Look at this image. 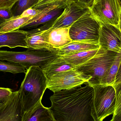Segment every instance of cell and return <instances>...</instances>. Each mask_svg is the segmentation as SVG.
I'll return each mask as SVG.
<instances>
[{
  "instance_id": "6da1fadb",
  "label": "cell",
  "mask_w": 121,
  "mask_h": 121,
  "mask_svg": "<svg viewBox=\"0 0 121 121\" xmlns=\"http://www.w3.org/2000/svg\"><path fill=\"white\" fill-rule=\"evenodd\" d=\"M85 84L54 92L50 108L56 121H95L91 111L94 89Z\"/></svg>"
},
{
  "instance_id": "7a4b0ae2",
  "label": "cell",
  "mask_w": 121,
  "mask_h": 121,
  "mask_svg": "<svg viewBox=\"0 0 121 121\" xmlns=\"http://www.w3.org/2000/svg\"><path fill=\"white\" fill-rule=\"evenodd\" d=\"M25 78L19 92L22 115L34 108L42 101L47 89L48 79L42 69L38 66L30 67L26 70Z\"/></svg>"
},
{
  "instance_id": "3957f363",
  "label": "cell",
  "mask_w": 121,
  "mask_h": 121,
  "mask_svg": "<svg viewBox=\"0 0 121 121\" xmlns=\"http://www.w3.org/2000/svg\"><path fill=\"white\" fill-rule=\"evenodd\" d=\"M59 49H28L22 52L0 50V60L20 65L27 70L38 66L43 69L59 55Z\"/></svg>"
},
{
  "instance_id": "277c9868",
  "label": "cell",
  "mask_w": 121,
  "mask_h": 121,
  "mask_svg": "<svg viewBox=\"0 0 121 121\" xmlns=\"http://www.w3.org/2000/svg\"><path fill=\"white\" fill-rule=\"evenodd\" d=\"M117 53L100 47L91 58L74 69L90 79L87 83L91 86L100 85L107 71L113 64Z\"/></svg>"
},
{
  "instance_id": "5b68a950",
  "label": "cell",
  "mask_w": 121,
  "mask_h": 121,
  "mask_svg": "<svg viewBox=\"0 0 121 121\" xmlns=\"http://www.w3.org/2000/svg\"><path fill=\"white\" fill-rule=\"evenodd\" d=\"M94 89L91 106V114L95 121H103L110 115H113L116 108V94L111 85L92 86Z\"/></svg>"
},
{
  "instance_id": "8992f818",
  "label": "cell",
  "mask_w": 121,
  "mask_h": 121,
  "mask_svg": "<svg viewBox=\"0 0 121 121\" xmlns=\"http://www.w3.org/2000/svg\"><path fill=\"white\" fill-rule=\"evenodd\" d=\"M100 27L89 10L70 27V37L73 42L99 44Z\"/></svg>"
},
{
  "instance_id": "52a82bcc",
  "label": "cell",
  "mask_w": 121,
  "mask_h": 121,
  "mask_svg": "<svg viewBox=\"0 0 121 121\" xmlns=\"http://www.w3.org/2000/svg\"><path fill=\"white\" fill-rule=\"evenodd\" d=\"M89 9L100 24L118 26L121 7L118 0H94Z\"/></svg>"
},
{
  "instance_id": "ba28073f",
  "label": "cell",
  "mask_w": 121,
  "mask_h": 121,
  "mask_svg": "<svg viewBox=\"0 0 121 121\" xmlns=\"http://www.w3.org/2000/svg\"><path fill=\"white\" fill-rule=\"evenodd\" d=\"M65 8L57 6L47 7L30 20L20 29L26 30L28 35L43 32L50 29Z\"/></svg>"
},
{
  "instance_id": "9c48e42d",
  "label": "cell",
  "mask_w": 121,
  "mask_h": 121,
  "mask_svg": "<svg viewBox=\"0 0 121 121\" xmlns=\"http://www.w3.org/2000/svg\"><path fill=\"white\" fill-rule=\"evenodd\" d=\"M90 79L89 78L74 69L52 76L48 79L47 88L54 92L85 84Z\"/></svg>"
},
{
  "instance_id": "30bf717a",
  "label": "cell",
  "mask_w": 121,
  "mask_h": 121,
  "mask_svg": "<svg viewBox=\"0 0 121 121\" xmlns=\"http://www.w3.org/2000/svg\"><path fill=\"white\" fill-rule=\"evenodd\" d=\"M99 44L104 49L121 54V31L118 26L101 23Z\"/></svg>"
},
{
  "instance_id": "8fae6325",
  "label": "cell",
  "mask_w": 121,
  "mask_h": 121,
  "mask_svg": "<svg viewBox=\"0 0 121 121\" xmlns=\"http://www.w3.org/2000/svg\"><path fill=\"white\" fill-rule=\"evenodd\" d=\"M89 8L73 0L65 7L51 28L70 27L82 16L89 11Z\"/></svg>"
},
{
  "instance_id": "7c38bea8",
  "label": "cell",
  "mask_w": 121,
  "mask_h": 121,
  "mask_svg": "<svg viewBox=\"0 0 121 121\" xmlns=\"http://www.w3.org/2000/svg\"><path fill=\"white\" fill-rule=\"evenodd\" d=\"M22 110L19 91L13 92L0 108V121H21Z\"/></svg>"
},
{
  "instance_id": "4fadbf2b",
  "label": "cell",
  "mask_w": 121,
  "mask_h": 121,
  "mask_svg": "<svg viewBox=\"0 0 121 121\" xmlns=\"http://www.w3.org/2000/svg\"><path fill=\"white\" fill-rule=\"evenodd\" d=\"M28 33L18 29L6 32H0V48L8 47L10 48L21 47L29 49L26 39Z\"/></svg>"
},
{
  "instance_id": "5bb4252c",
  "label": "cell",
  "mask_w": 121,
  "mask_h": 121,
  "mask_svg": "<svg viewBox=\"0 0 121 121\" xmlns=\"http://www.w3.org/2000/svg\"><path fill=\"white\" fill-rule=\"evenodd\" d=\"M41 102L23 113L21 121H56L50 108L44 106Z\"/></svg>"
},
{
  "instance_id": "9a60e30c",
  "label": "cell",
  "mask_w": 121,
  "mask_h": 121,
  "mask_svg": "<svg viewBox=\"0 0 121 121\" xmlns=\"http://www.w3.org/2000/svg\"><path fill=\"white\" fill-rule=\"evenodd\" d=\"M69 28L49 29L48 42L54 48L59 49L72 42L69 33Z\"/></svg>"
},
{
  "instance_id": "2e32d148",
  "label": "cell",
  "mask_w": 121,
  "mask_h": 121,
  "mask_svg": "<svg viewBox=\"0 0 121 121\" xmlns=\"http://www.w3.org/2000/svg\"><path fill=\"white\" fill-rule=\"evenodd\" d=\"M99 49L82 51L67 55L59 56L54 61L68 63L75 67L83 64L93 57Z\"/></svg>"
},
{
  "instance_id": "e0dca14e",
  "label": "cell",
  "mask_w": 121,
  "mask_h": 121,
  "mask_svg": "<svg viewBox=\"0 0 121 121\" xmlns=\"http://www.w3.org/2000/svg\"><path fill=\"white\" fill-rule=\"evenodd\" d=\"M49 29L38 33L27 35L26 41L29 49H54L48 42Z\"/></svg>"
},
{
  "instance_id": "ac0fdd59",
  "label": "cell",
  "mask_w": 121,
  "mask_h": 121,
  "mask_svg": "<svg viewBox=\"0 0 121 121\" xmlns=\"http://www.w3.org/2000/svg\"><path fill=\"white\" fill-rule=\"evenodd\" d=\"M100 48L99 44L73 42L59 49V56L67 55L82 51L98 49Z\"/></svg>"
},
{
  "instance_id": "d6986e66",
  "label": "cell",
  "mask_w": 121,
  "mask_h": 121,
  "mask_svg": "<svg viewBox=\"0 0 121 121\" xmlns=\"http://www.w3.org/2000/svg\"><path fill=\"white\" fill-rule=\"evenodd\" d=\"M34 17L35 16L23 17L20 16L12 18L0 26V32H6L20 29Z\"/></svg>"
},
{
  "instance_id": "ffe728a7",
  "label": "cell",
  "mask_w": 121,
  "mask_h": 121,
  "mask_svg": "<svg viewBox=\"0 0 121 121\" xmlns=\"http://www.w3.org/2000/svg\"><path fill=\"white\" fill-rule=\"evenodd\" d=\"M75 67L70 64L53 61L43 69L48 79L56 74L64 71L73 69Z\"/></svg>"
},
{
  "instance_id": "44dd1931",
  "label": "cell",
  "mask_w": 121,
  "mask_h": 121,
  "mask_svg": "<svg viewBox=\"0 0 121 121\" xmlns=\"http://www.w3.org/2000/svg\"><path fill=\"white\" fill-rule=\"evenodd\" d=\"M121 62V54L117 53L113 64L107 72L100 85L113 86Z\"/></svg>"
},
{
  "instance_id": "7402d4cb",
  "label": "cell",
  "mask_w": 121,
  "mask_h": 121,
  "mask_svg": "<svg viewBox=\"0 0 121 121\" xmlns=\"http://www.w3.org/2000/svg\"><path fill=\"white\" fill-rule=\"evenodd\" d=\"M39 0H18L11 9L13 17L20 16L26 10L35 6Z\"/></svg>"
},
{
  "instance_id": "603a6c76",
  "label": "cell",
  "mask_w": 121,
  "mask_h": 121,
  "mask_svg": "<svg viewBox=\"0 0 121 121\" xmlns=\"http://www.w3.org/2000/svg\"><path fill=\"white\" fill-rule=\"evenodd\" d=\"M73 0H39L33 8L42 10L51 6H57L65 8Z\"/></svg>"
},
{
  "instance_id": "cb8c5ba5",
  "label": "cell",
  "mask_w": 121,
  "mask_h": 121,
  "mask_svg": "<svg viewBox=\"0 0 121 121\" xmlns=\"http://www.w3.org/2000/svg\"><path fill=\"white\" fill-rule=\"evenodd\" d=\"M25 68L22 66L9 62L0 60V71L10 72L13 74L26 73Z\"/></svg>"
},
{
  "instance_id": "d4e9b609",
  "label": "cell",
  "mask_w": 121,
  "mask_h": 121,
  "mask_svg": "<svg viewBox=\"0 0 121 121\" xmlns=\"http://www.w3.org/2000/svg\"><path fill=\"white\" fill-rule=\"evenodd\" d=\"M13 17L11 9H0V26Z\"/></svg>"
},
{
  "instance_id": "484cf974",
  "label": "cell",
  "mask_w": 121,
  "mask_h": 121,
  "mask_svg": "<svg viewBox=\"0 0 121 121\" xmlns=\"http://www.w3.org/2000/svg\"><path fill=\"white\" fill-rule=\"evenodd\" d=\"M116 102L114 114L116 115L121 112V87L116 91Z\"/></svg>"
},
{
  "instance_id": "4316f807",
  "label": "cell",
  "mask_w": 121,
  "mask_h": 121,
  "mask_svg": "<svg viewBox=\"0 0 121 121\" xmlns=\"http://www.w3.org/2000/svg\"><path fill=\"white\" fill-rule=\"evenodd\" d=\"M42 11V10L30 8L24 11L20 16L23 17L35 16L39 14Z\"/></svg>"
},
{
  "instance_id": "83f0119b",
  "label": "cell",
  "mask_w": 121,
  "mask_h": 121,
  "mask_svg": "<svg viewBox=\"0 0 121 121\" xmlns=\"http://www.w3.org/2000/svg\"><path fill=\"white\" fill-rule=\"evenodd\" d=\"M18 0H0V9H11Z\"/></svg>"
},
{
  "instance_id": "f1b7e54d",
  "label": "cell",
  "mask_w": 121,
  "mask_h": 121,
  "mask_svg": "<svg viewBox=\"0 0 121 121\" xmlns=\"http://www.w3.org/2000/svg\"><path fill=\"white\" fill-rule=\"evenodd\" d=\"M12 92V90L9 88L0 87V100L8 98Z\"/></svg>"
},
{
  "instance_id": "f546056e",
  "label": "cell",
  "mask_w": 121,
  "mask_h": 121,
  "mask_svg": "<svg viewBox=\"0 0 121 121\" xmlns=\"http://www.w3.org/2000/svg\"><path fill=\"white\" fill-rule=\"evenodd\" d=\"M113 87L116 91L121 87V62L116 77L115 83Z\"/></svg>"
},
{
  "instance_id": "4dcf8cb0",
  "label": "cell",
  "mask_w": 121,
  "mask_h": 121,
  "mask_svg": "<svg viewBox=\"0 0 121 121\" xmlns=\"http://www.w3.org/2000/svg\"><path fill=\"white\" fill-rule=\"evenodd\" d=\"M77 1L87 7L90 8L94 0H77Z\"/></svg>"
},
{
  "instance_id": "1f68e13d",
  "label": "cell",
  "mask_w": 121,
  "mask_h": 121,
  "mask_svg": "<svg viewBox=\"0 0 121 121\" xmlns=\"http://www.w3.org/2000/svg\"><path fill=\"white\" fill-rule=\"evenodd\" d=\"M109 121H121V112L113 116L112 119Z\"/></svg>"
},
{
  "instance_id": "d6a6232c",
  "label": "cell",
  "mask_w": 121,
  "mask_h": 121,
  "mask_svg": "<svg viewBox=\"0 0 121 121\" xmlns=\"http://www.w3.org/2000/svg\"><path fill=\"white\" fill-rule=\"evenodd\" d=\"M8 98L7 99H2V100H0V108L4 105L5 104L6 102V101H7V99H8Z\"/></svg>"
},
{
  "instance_id": "836d02e7",
  "label": "cell",
  "mask_w": 121,
  "mask_h": 121,
  "mask_svg": "<svg viewBox=\"0 0 121 121\" xmlns=\"http://www.w3.org/2000/svg\"><path fill=\"white\" fill-rule=\"evenodd\" d=\"M118 27H119V29L121 31V13H120V16H119V22Z\"/></svg>"
},
{
  "instance_id": "e575fe53",
  "label": "cell",
  "mask_w": 121,
  "mask_h": 121,
  "mask_svg": "<svg viewBox=\"0 0 121 121\" xmlns=\"http://www.w3.org/2000/svg\"><path fill=\"white\" fill-rule=\"evenodd\" d=\"M118 1H119V4H120V6H121V0H118Z\"/></svg>"
}]
</instances>
